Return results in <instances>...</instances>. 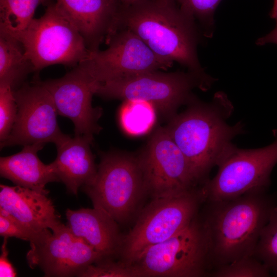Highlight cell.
Returning a JSON list of instances; mask_svg holds the SVG:
<instances>
[{
	"instance_id": "obj_1",
	"label": "cell",
	"mask_w": 277,
	"mask_h": 277,
	"mask_svg": "<svg viewBox=\"0 0 277 277\" xmlns=\"http://www.w3.org/2000/svg\"><path fill=\"white\" fill-rule=\"evenodd\" d=\"M129 29L156 55L176 62L188 70L205 71L197 48L203 35L195 20L183 11L176 0H142L120 4L111 31Z\"/></svg>"
},
{
	"instance_id": "obj_2",
	"label": "cell",
	"mask_w": 277,
	"mask_h": 277,
	"mask_svg": "<svg viewBox=\"0 0 277 277\" xmlns=\"http://www.w3.org/2000/svg\"><path fill=\"white\" fill-rule=\"evenodd\" d=\"M187 108L169 120L165 126L185 156L198 184L203 185L237 135L245 133L241 122L233 125L227 120L233 106L227 95L217 92L209 102L196 96Z\"/></svg>"
},
{
	"instance_id": "obj_3",
	"label": "cell",
	"mask_w": 277,
	"mask_h": 277,
	"mask_svg": "<svg viewBox=\"0 0 277 277\" xmlns=\"http://www.w3.org/2000/svg\"><path fill=\"white\" fill-rule=\"evenodd\" d=\"M202 219L208 243L210 271L253 255L261 232L277 205L266 190L227 200L208 201Z\"/></svg>"
},
{
	"instance_id": "obj_4",
	"label": "cell",
	"mask_w": 277,
	"mask_h": 277,
	"mask_svg": "<svg viewBox=\"0 0 277 277\" xmlns=\"http://www.w3.org/2000/svg\"><path fill=\"white\" fill-rule=\"evenodd\" d=\"M215 81L205 71L156 70L96 83L94 94L108 100L144 101L170 120L179 107L187 105L195 96L193 89L208 90Z\"/></svg>"
},
{
	"instance_id": "obj_5",
	"label": "cell",
	"mask_w": 277,
	"mask_h": 277,
	"mask_svg": "<svg viewBox=\"0 0 277 277\" xmlns=\"http://www.w3.org/2000/svg\"><path fill=\"white\" fill-rule=\"evenodd\" d=\"M205 201L202 186L181 194L153 199L122 238L118 253L121 261L133 264L147 248L178 233L196 216Z\"/></svg>"
},
{
	"instance_id": "obj_6",
	"label": "cell",
	"mask_w": 277,
	"mask_h": 277,
	"mask_svg": "<svg viewBox=\"0 0 277 277\" xmlns=\"http://www.w3.org/2000/svg\"><path fill=\"white\" fill-rule=\"evenodd\" d=\"M82 188L93 207L118 223L132 216L147 194L138 155L119 152L101 154L95 177Z\"/></svg>"
},
{
	"instance_id": "obj_7",
	"label": "cell",
	"mask_w": 277,
	"mask_h": 277,
	"mask_svg": "<svg viewBox=\"0 0 277 277\" xmlns=\"http://www.w3.org/2000/svg\"><path fill=\"white\" fill-rule=\"evenodd\" d=\"M9 33L21 43L35 72L56 64L74 67L90 51L78 30L55 4H49L44 14L34 18L24 30Z\"/></svg>"
},
{
	"instance_id": "obj_8",
	"label": "cell",
	"mask_w": 277,
	"mask_h": 277,
	"mask_svg": "<svg viewBox=\"0 0 277 277\" xmlns=\"http://www.w3.org/2000/svg\"><path fill=\"white\" fill-rule=\"evenodd\" d=\"M276 163L277 137L269 145L257 149H241L232 144L217 163L216 174L202 186L206 201L230 200L266 190Z\"/></svg>"
},
{
	"instance_id": "obj_9",
	"label": "cell",
	"mask_w": 277,
	"mask_h": 277,
	"mask_svg": "<svg viewBox=\"0 0 277 277\" xmlns=\"http://www.w3.org/2000/svg\"><path fill=\"white\" fill-rule=\"evenodd\" d=\"M133 264L144 277L208 275V243L202 220L196 215L178 233L147 248Z\"/></svg>"
},
{
	"instance_id": "obj_10",
	"label": "cell",
	"mask_w": 277,
	"mask_h": 277,
	"mask_svg": "<svg viewBox=\"0 0 277 277\" xmlns=\"http://www.w3.org/2000/svg\"><path fill=\"white\" fill-rule=\"evenodd\" d=\"M104 50L89 51L75 67L92 82L108 81L171 67L172 62L156 55L134 33L120 29L105 40Z\"/></svg>"
},
{
	"instance_id": "obj_11",
	"label": "cell",
	"mask_w": 277,
	"mask_h": 277,
	"mask_svg": "<svg viewBox=\"0 0 277 277\" xmlns=\"http://www.w3.org/2000/svg\"><path fill=\"white\" fill-rule=\"evenodd\" d=\"M138 157L147 194L153 199L197 188L198 183L185 156L165 127L156 129Z\"/></svg>"
},
{
	"instance_id": "obj_12",
	"label": "cell",
	"mask_w": 277,
	"mask_h": 277,
	"mask_svg": "<svg viewBox=\"0 0 277 277\" xmlns=\"http://www.w3.org/2000/svg\"><path fill=\"white\" fill-rule=\"evenodd\" d=\"M17 111L16 119L8 137L1 142V148L53 143L57 144L66 136L61 131L58 114L51 95L35 78L24 83L13 91Z\"/></svg>"
},
{
	"instance_id": "obj_13",
	"label": "cell",
	"mask_w": 277,
	"mask_h": 277,
	"mask_svg": "<svg viewBox=\"0 0 277 277\" xmlns=\"http://www.w3.org/2000/svg\"><path fill=\"white\" fill-rule=\"evenodd\" d=\"M47 229L30 242L26 254L31 268L39 267L45 276H78L88 266L102 259L83 239L61 223L53 231Z\"/></svg>"
},
{
	"instance_id": "obj_14",
	"label": "cell",
	"mask_w": 277,
	"mask_h": 277,
	"mask_svg": "<svg viewBox=\"0 0 277 277\" xmlns=\"http://www.w3.org/2000/svg\"><path fill=\"white\" fill-rule=\"evenodd\" d=\"M41 83L51 95L58 114L73 122L75 135L93 140L94 134L101 129L97 122L102 110L92 105L96 83L89 81L75 67L62 77Z\"/></svg>"
},
{
	"instance_id": "obj_15",
	"label": "cell",
	"mask_w": 277,
	"mask_h": 277,
	"mask_svg": "<svg viewBox=\"0 0 277 277\" xmlns=\"http://www.w3.org/2000/svg\"><path fill=\"white\" fill-rule=\"evenodd\" d=\"M56 7L78 30L90 51L99 50L110 33L117 0H55Z\"/></svg>"
},
{
	"instance_id": "obj_16",
	"label": "cell",
	"mask_w": 277,
	"mask_h": 277,
	"mask_svg": "<svg viewBox=\"0 0 277 277\" xmlns=\"http://www.w3.org/2000/svg\"><path fill=\"white\" fill-rule=\"evenodd\" d=\"M0 188V208L32 231H53L62 223L48 193L17 185Z\"/></svg>"
},
{
	"instance_id": "obj_17",
	"label": "cell",
	"mask_w": 277,
	"mask_h": 277,
	"mask_svg": "<svg viewBox=\"0 0 277 277\" xmlns=\"http://www.w3.org/2000/svg\"><path fill=\"white\" fill-rule=\"evenodd\" d=\"M66 216L72 233L93 247L102 259L118 255L122 238L118 223L107 212L95 207L67 209Z\"/></svg>"
},
{
	"instance_id": "obj_18",
	"label": "cell",
	"mask_w": 277,
	"mask_h": 277,
	"mask_svg": "<svg viewBox=\"0 0 277 277\" xmlns=\"http://www.w3.org/2000/svg\"><path fill=\"white\" fill-rule=\"evenodd\" d=\"M92 141L83 136L71 137L67 135L56 145L57 156L51 164L59 181L72 194L76 195L79 188L96 175L97 167L90 148Z\"/></svg>"
},
{
	"instance_id": "obj_19",
	"label": "cell",
	"mask_w": 277,
	"mask_h": 277,
	"mask_svg": "<svg viewBox=\"0 0 277 277\" xmlns=\"http://www.w3.org/2000/svg\"><path fill=\"white\" fill-rule=\"evenodd\" d=\"M44 145L43 144L25 145L17 153L1 157V176L9 180L16 185L48 194L46 185L59 180L51 163H43L37 156V152Z\"/></svg>"
},
{
	"instance_id": "obj_20",
	"label": "cell",
	"mask_w": 277,
	"mask_h": 277,
	"mask_svg": "<svg viewBox=\"0 0 277 277\" xmlns=\"http://www.w3.org/2000/svg\"><path fill=\"white\" fill-rule=\"evenodd\" d=\"M32 72H35L34 66L21 43L0 29V85L9 86L14 91Z\"/></svg>"
},
{
	"instance_id": "obj_21",
	"label": "cell",
	"mask_w": 277,
	"mask_h": 277,
	"mask_svg": "<svg viewBox=\"0 0 277 277\" xmlns=\"http://www.w3.org/2000/svg\"><path fill=\"white\" fill-rule=\"evenodd\" d=\"M119 113L121 126L127 133L140 135L153 126L156 110L150 103L140 100L124 101Z\"/></svg>"
},
{
	"instance_id": "obj_22",
	"label": "cell",
	"mask_w": 277,
	"mask_h": 277,
	"mask_svg": "<svg viewBox=\"0 0 277 277\" xmlns=\"http://www.w3.org/2000/svg\"><path fill=\"white\" fill-rule=\"evenodd\" d=\"M48 0H0V29L9 33L24 30L34 18L36 8Z\"/></svg>"
},
{
	"instance_id": "obj_23",
	"label": "cell",
	"mask_w": 277,
	"mask_h": 277,
	"mask_svg": "<svg viewBox=\"0 0 277 277\" xmlns=\"http://www.w3.org/2000/svg\"><path fill=\"white\" fill-rule=\"evenodd\" d=\"M253 256L270 271H277V205L261 232Z\"/></svg>"
},
{
	"instance_id": "obj_24",
	"label": "cell",
	"mask_w": 277,
	"mask_h": 277,
	"mask_svg": "<svg viewBox=\"0 0 277 277\" xmlns=\"http://www.w3.org/2000/svg\"><path fill=\"white\" fill-rule=\"evenodd\" d=\"M221 1L176 0L181 8L195 20L206 37L213 35L214 12Z\"/></svg>"
},
{
	"instance_id": "obj_25",
	"label": "cell",
	"mask_w": 277,
	"mask_h": 277,
	"mask_svg": "<svg viewBox=\"0 0 277 277\" xmlns=\"http://www.w3.org/2000/svg\"><path fill=\"white\" fill-rule=\"evenodd\" d=\"M80 277H144L135 264L113 259H103L89 265L78 275Z\"/></svg>"
},
{
	"instance_id": "obj_26",
	"label": "cell",
	"mask_w": 277,
	"mask_h": 277,
	"mask_svg": "<svg viewBox=\"0 0 277 277\" xmlns=\"http://www.w3.org/2000/svg\"><path fill=\"white\" fill-rule=\"evenodd\" d=\"M270 270L253 256L220 266L208 275L213 277H267Z\"/></svg>"
},
{
	"instance_id": "obj_27",
	"label": "cell",
	"mask_w": 277,
	"mask_h": 277,
	"mask_svg": "<svg viewBox=\"0 0 277 277\" xmlns=\"http://www.w3.org/2000/svg\"><path fill=\"white\" fill-rule=\"evenodd\" d=\"M17 111L12 89L0 85V140L4 141L9 135L14 124Z\"/></svg>"
},
{
	"instance_id": "obj_28",
	"label": "cell",
	"mask_w": 277,
	"mask_h": 277,
	"mask_svg": "<svg viewBox=\"0 0 277 277\" xmlns=\"http://www.w3.org/2000/svg\"><path fill=\"white\" fill-rule=\"evenodd\" d=\"M41 233H36L27 228L13 216L0 208L1 236L8 238L14 237L30 242Z\"/></svg>"
},
{
	"instance_id": "obj_29",
	"label": "cell",
	"mask_w": 277,
	"mask_h": 277,
	"mask_svg": "<svg viewBox=\"0 0 277 277\" xmlns=\"http://www.w3.org/2000/svg\"><path fill=\"white\" fill-rule=\"evenodd\" d=\"M7 239L8 238H4L3 243L1 246L0 276L14 277L16 276L15 270L8 258Z\"/></svg>"
},
{
	"instance_id": "obj_30",
	"label": "cell",
	"mask_w": 277,
	"mask_h": 277,
	"mask_svg": "<svg viewBox=\"0 0 277 277\" xmlns=\"http://www.w3.org/2000/svg\"><path fill=\"white\" fill-rule=\"evenodd\" d=\"M269 43L277 44V24L273 30L266 35L258 38L256 42V44L259 46Z\"/></svg>"
},
{
	"instance_id": "obj_31",
	"label": "cell",
	"mask_w": 277,
	"mask_h": 277,
	"mask_svg": "<svg viewBox=\"0 0 277 277\" xmlns=\"http://www.w3.org/2000/svg\"><path fill=\"white\" fill-rule=\"evenodd\" d=\"M270 17L275 19L277 24V0H274L273 7L270 13Z\"/></svg>"
},
{
	"instance_id": "obj_32",
	"label": "cell",
	"mask_w": 277,
	"mask_h": 277,
	"mask_svg": "<svg viewBox=\"0 0 277 277\" xmlns=\"http://www.w3.org/2000/svg\"><path fill=\"white\" fill-rule=\"evenodd\" d=\"M118 2L123 5H130L142 0H117Z\"/></svg>"
},
{
	"instance_id": "obj_33",
	"label": "cell",
	"mask_w": 277,
	"mask_h": 277,
	"mask_svg": "<svg viewBox=\"0 0 277 277\" xmlns=\"http://www.w3.org/2000/svg\"><path fill=\"white\" fill-rule=\"evenodd\" d=\"M274 275H275V276H277V271L274 272Z\"/></svg>"
}]
</instances>
